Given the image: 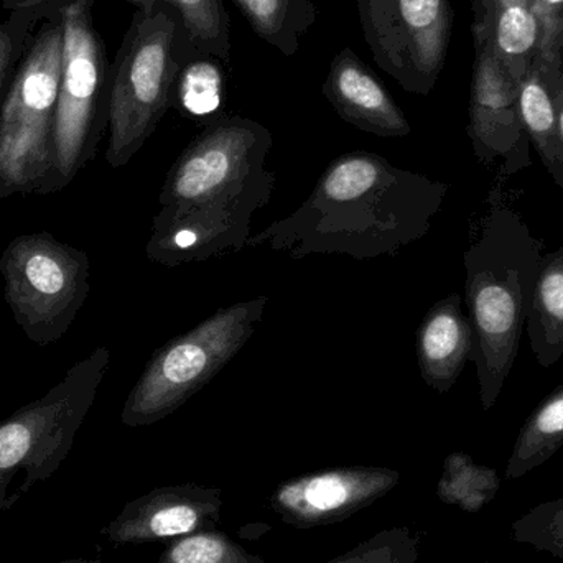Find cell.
Here are the masks:
<instances>
[{
  "instance_id": "cell-1",
  "label": "cell",
  "mask_w": 563,
  "mask_h": 563,
  "mask_svg": "<svg viewBox=\"0 0 563 563\" xmlns=\"http://www.w3.org/2000/svg\"><path fill=\"white\" fill-rule=\"evenodd\" d=\"M273 132L243 115H220L181 151L158 195L145 254L175 269L233 256L247 247L251 223L269 207Z\"/></svg>"
},
{
  "instance_id": "cell-2",
  "label": "cell",
  "mask_w": 563,
  "mask_h": 563,
  "mask_svg": "<svg viewBox=\"0 0 563 563\" xmlns=\"http://www.w3.org/2000/svg\"><path fill=\"white\" fill-rule=\"evenodd\" d=\"M449 185L394 167L367 151L334 158L307 200L254 234L247 247H267L291 260L321 254L351 260L397 256L432 230Z\"/></svg>"
},
{
  "instance_id": "cell-3",
  "label": "cell",
  "mask_w": 563,
  "mask_h": 563,
  "mask_svg": "<svg viewBox=\"0 0 563 563\" xmlns=\"http://www.w3.org/2000/svg\"><path fill=\"white\" fill-rule=\"evenodd\" d=\"M489 203L482 233L465 253L466 308L475 334L472 360L485 410L498 402L515 366L544 257V243L532 236L518 211L496 194Z\"/></svg>"
},
{
  "instance_id": "cell-4",
  "label": "cell",
  "mask_w": 563,
  "mask_h": 563,
  "mask_svg": "<svg viewBox=\"0 0 563 563\" xmlns=\"http://www.w3.org/2000/svg\"><path fill=\"white\" fill-rule=\"evenodd\" d=\"M200 58L180 13L170 3L135 10L111 63V109L106 162L125 167L177 102L181 71Z\"/></svg>"
},
{
  "instance_id": "cell-5",
  "label": "cell",
  "mask_w": 563,
  "mask_h": 563,
  "mask_svg": "<svg viewBox=\"0 0 563 563\" xmlns=\"http://www.w3.org/2000/svg\"><path fill=\"white\" fill-rule=\"evenodd\" d=\"M109 363L111 351L96 347L45 396L0 422V515L58 472L95 404Z\"/></svg>"
},
{
  "instance_id": "cell-6",
  "label": "cell",
  "mask_w": 563,
  "mask_h": 563,
  "mask_svg": "<svg viewBox=\"0 0 563 563\" xmlns=\"http://www.w3.org/2000/svg\"><path fill=\"white\" fill-rule=\"evenodd\" d=\"M63 12L40 23L0 108V200L53 194Z\"/></svg>"
},
{
  "instance_id": "cell-7",
  "label": "cell",
  "mask_w": 563,
  "mask_h": 563,
  "mask_svg": "<svg viewBox=\"0 0 563 563\" xmlns=\"http://www.w3.org/2000/svg\"><path fill=\"white\" fill-rule=\"evenodd\" d=\"M266 295L220 308L194 330L158 347L125 399V427H148L180 409L207 387L254 336Z\"/></svg>"
},
{
  "instance_id": "cell-8",
  "label": "cell",
  "mask_w": 563,
  "mask_h": 563,
  "mask_svg": "<svg viewBox=\"0 0 563 563\" xmlns=\"http://www.w3.org/2000/svg\"><path fill=\"white\" fill-rule=\"evenodd\" d=\"M95 0L63 10V55L53 128V194L65 190L95 161L109 129L111 63L95 26Z\"/></svg>"
},
{
  "instance_id": "cell-9",
  "label": "cell",
  "mask_w": 563,
  "mask_h": 563,
  "mask_svg": "<svg viewBox=\"0 0 563 563\" xmlns=\"http://www.w3.org/2000/svg\"><path fill=\"white\" fill-rule=\"evenodd\" d=\"M0 276L13 320L43 347L62 340L81 311L91 290V261L46 231L22 234L3 250Z\"/></svg>"
},
{
  "instance_id": "cell-10",
  "label": "cell",
  "mask_w": 563,
  "mask_h": 563,
  "mask_svg": "<svg viewBox=\"0 0 563 563\" xmlns=\"http://www.w3.org/2000/svg\"><path fill=\"white\" fill-rule=\"evenodd\" d=\"M376 65L404 91L429 96L452 40L450 0H354Z\"/></svg>"
},
{
  "instance_id": "cell-11",
  "label": "cell",
  "mask_w": 563,
  "mask_h": 563,
  "mask_svg": "<svg viewBox=\"0 0 563 563\" xmlns=\"http://www.w3.org/2000/svg\"><path fill=\"white\" fill-rule=\"evenodd\" d=\"M475 69L470 96L468 137L473 154L483 165L501 158L499 177L531 167V141L522 122L518 79L482 33H473Z\"/></svg>"
},
{
  "instance_id": "cell-12",
  "label": "cell",
  "mask_w": 563,
  "mask_h": 563,
  "mask_svg": "<svg viewBox=\"0 0 563 563\" xmlns=\"http://www.w3.org/2000/svg\"><path fill=\"white\" fill-rule=\"evenodd\" d=\"M400 483V473L379 466L323 470L282 483L271 506L297 529L336 525L384 498Z\"/></svg>"
},
{
  "instance_id": "cell-13",
  "label": "cell",
  "mask_w": 563,
  "mask_h": 563,
  "mask_svg": "<svg viewBox=\"0 0 563 563\" xmlns=\"http://www.w3.org/2000/svg\"><path fill=\"white\" fill-rule=\"evenodd\" d=\"M223 493L200 485L162 486L129 501L118 518L101 529L114 544H151L197 532L220 522Z\"/></svg>"
},
{
  "instance_id": "cell-14",
  "label": "cell",
  "mask_w": 563,
  "mask_h": 563,
  "mask_svg": "<svg viewBox=\"0 0 563 563\" xmlns=\"http://www.w3.org/2000/svg\"><path fill=\"white\" fill-rule=\"evenodd\" d=\"M321 92L336 114L360 131L377 137H407L412 132L386 86L350 46L334 56Z\"/></svg>"
},
{
  "instance_id": "cell-15",
  "label": "cell",
  "mask_w": 563,
  "mask_h": 563,
  "mask_svg": "<svg viewBox=\"0 0 563 563\" xmlns=\"http://www.w3.org/2000/svg\"><path fill=\"white\" fill-rule=\"evenodd\" d=\"M473 33H482L516 79L536 59L563 56V38L545 25L529 0H473Z\"/></svg>"
},
{
  "instance_id": "cell-16",
  "label": "cell",
  "mask_w": 563,
  "mask_h": 563,
  "mask_svg": "<svg viewBox=\"0 0 563 563\" xmlns=\"http://www.w3.org/2000/svg\"><path fill=\"white\" fill-rule=\"evenodd\" d=\"M475 334L460 294L437 301L417 330V361L427 386L445 394L472 361Z\"/></svg>"
},
{
  "instance_id": "cell-17",
  "label": "cell",
  "mask_w": 563,
  "mask_h": 563,
  "mask_svg": "<svg viewBox=\"0 0 563 563\" xmlns=\"http://www.w3.org/2000/svg\"><path fill=\"white\" fill-rule=\"evenodd\" d=\"M531 350L542 367L563 356V244L544 254L526 318Z\"/></svg>"
},
{
  "instance_id": "cell-18",
  "label": "cell",
  "mask_w": 563,
  "mask_h": 563,
  "mask_svg": "<svg viewBox=\"0 0 563 563\" xmlns=\"http://www.w3.org/2000/svg\"><path fill=\"white\" fill-rule=\"evenodd\" d=\"M518 85L519 106L529 141L538 151L552 180L563 191V144L542 55L518 79Z\"/></svg>"
},
{
  "instance_id": "cell-19",
  "label": "cell",
  "mask_w": 563,
  "mask_h": 563,
  "mask_svg": "<svg viewBox=\"0 0 563 563\" xmlns=\"http://www.w3.org/2000/svg\"><path fill=\"white\" fill-rule=\"evenodd\" d=\"M563 446V384L552 390L526 420L506 465L508 482L522 478L552 459Z\"/></svg>"
},
{
  "instance_id": "cell-20",
  "label": "cell",
  "mask_w": 563,
  "mask_h": 563,
  "mask_svg": "<svg viewBox=\"0 0 563 563\" xmlns=\"http://www.w3.org/2000/svg\"><path fill=\"white\" fill-rule=\"evenodd\" d=\"M264 42L294 56L317 20L314 0H233Z\"/></svg>"
},
{
  "instance_id": "cell-21",
  "label": "cell",
  "mask_w": 563,
  "mask_h": 563,
  "mask_svg": "<svg viewBox=\"0 0 563 563\" xmlns=\"http://www.w3.org/2000/svg\"><path fill=\"white\" fill-rule=\"evenodd\" d=\"M501 488L498 472L478 465L466 453H452L443 463L442 478L437 488L440 501L459 506L466 512H479Z\"/></svg>"
},
{
  "instance_id": "cell-22",
  "label": "cell",
  "mask_w": 563,
  "mask_h": 563,
  "mask_svg": "<svg viewBox=\"0 0 563 563\" xmlns=\"http://www.w3.org/2000/svg\"><path fill=\"white\" fill-rule=\"evenodd\" d=\"M184 20L198 55L231 63L230 15L223 0H164Z\"/></svg>"
},
{
  "instance_id": "cell-23",
  "label": "cell",
  "mask_w": 563,
  "mask_h": 563,
  "mask_svg": "<svg viewBox=\"0 0 563 563\" xmlns=\"http://www.w3.org/2000/svg\"><path fill=\"white\" fill-rule=\"evenodd\" d=\"M58 12L0 9V108L40 23Z\"/></svg>"
},
{
  "instance_id": "cell-24",
  "label": "cell",
  "mask_w": 563,
  "mask_h": 563,
  "mask_svg": "<svg viewBox=\"0 0 563 563\" xmlns=\"http://www.w3.org/2000/svg\"><path fill=\"white\" fill-rule=\"evenodd\" d=\"M157 563H264V559L223 532L205 531L174 539Z\"/></svg>"
},
{
  "instance_id": "cell-25",
  "label": "cell",
  "mask_w": 563,
  "mask_h": 563,
  "mask_svg": "<svg viewBox=\"0 0 563 563\" xmlns=\"http://www.w3.org/2000/svg\"><path fill=\"white\" fill-rule=\"evenodd\" d=\"M511 539L563 561V498L541 503L516 519Z\"/></svg>"
},
{
  "instance_id": "cell-26",
  "label": "cell",
  "mask_w": 563,
  "mask_h": 563,
  "mask_svg": "<svg viewBox=\"0 0 563 563\" xmlns=\"http://www.w3.org/2000/svg\"><path fill=\"white\" fill-rule=\"evenodd\" d=\"M419 545L412 529H386L327 563H417Z\"/></svg>"
},
{
  "instance_id": "cell-27",
  "label": "cell",
  "mask_w": 563,
  "mask_h": 563,
  "mask_svg": "<svg viewBox=\"0 0 563 563\" xmlns=\"http://www.w3.org/2000/svg\"><path fill=\"white\" fill-rule=\"evenodd\" d=\"M213 58L200 56L188 63L178 81L177 99L191 115H205L220 106L221 71ZM218 62V59H217Z\"/></svg>"
},
{
  "instance_id": "cell-28",
  "label": "cell",
  "mask_w": 563,
  "mask_h": 563,
  "mask_svg": "<svg viewBox=\"0 0 563 563\" xmlns=\"http://www.w3.org/2000/svg\"><path fill=\"white\" fill-rule=\"evenodd\" d=\"M542 58H544L545 76H548L549 89L554 101L559 134L563 144V56L542 53Z\"/></svg>"
},
{
  "instance_id": "cell-29",
  "label": "cell",
  "mask_w": 563,
  "mask_h": 563,
  "mask_svg": "<svg viewBox=\"0 0 563 563\" xmlns=\"http://www.w3.org/2000/svg\"><path fill=\"white\" fill-rule=\"evenodd\" d=\"M545 25L563 38V0H529Z\"/></svg>"
},
{
  "instance_id": "cell-30",
  "label": "cell",
  "mask_w": 563,
  "mask_h": 563,
  "mask_svg": "<svg viewBox=\"0 0 563 563\" xmlns=\"http://www.w3.org/2000/svg\"><path fill=\"white\" fill-rule=\"evenodd\" d=\"M76 0H0V9L12 10H45V12H63L69 3Z\"/></svg>"
},
{
  "instance_id": "cell-31",
  "label": "cell",
  "mask_w": 563,
  "mask_h": 563,
  "mask_svg": "<svg viewBox=\"0 0 563 563\" xmlns=\"http://www.w3.org/2000/svg\"><path fill=\"white\" fill-rule=\"evenodd\" d=\"M124 2L131 3V5L135 7V10H141V12H152V10L157 7V3L161 0H124Z\"/></svg>"
},
{
  "instance_id": "cell-32",
  "label": "cell",
  "mask_w": 563,
  "mask_h": 563,
  "mask_svg": "<svg viewBox=\"0 0 563 563\" xmlns=\"http://www.w3.org/2000/svg\"><path fill=\"white\" fill-rule=\"evenodd\" d=\"M56 563H104L99 561H86V559H69V561H62Z\"/></svg>"
},
{
  "instance_id": "cell-33",
  "label": "cell",
  "mask_w": 563,
  "mask_h": 563,
  "mask_svg": "<svg viewBox=\"0 0 563 563\" xmlns=\"http://www.w3.org/2000/svg\"><path fill=\"white\" fill-rule=\"evenodd\" d=\"M486 563H489V562H486Z\"/></svg>"
}]
</instances>
